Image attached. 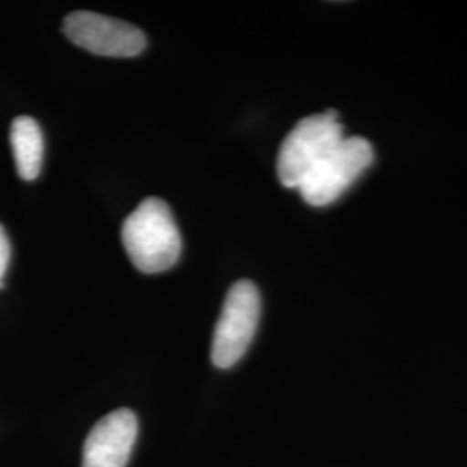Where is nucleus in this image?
<instances>
[{
  "mask_svg": "<svg viewBox=\"0 0 467 467\" xmlns=\"http://www.w3.org/2000/svg\"><path fill=\"white\" fill-rule=\"evenodd\" d=\"M345 139L336 111L300 119L285 135L277 154V177L284 187L298 189L326 154Z\"/></svg>",
  "mask_w": 467,
  "mask_h": 467,
  "instance_id": "nucleus-2",
  "label": "nucleus"
},
{
  "mask_svg": "<svg viewBox=\"0 0 467 467\" xmlns=\"http://www.w3.org/2000/svg\"><path fill=\"white\" fill-rule=\"evenodd\" d=\"M63 30L75 46L96 56L134 57L146 47V35L140 28L90 11L71 13Z\"/></svg>",
  "mask_w": 467,
  "mask_h": 467,
  "instance_id": "nucleus-5",
  "label": "nucleus"
},
{
  "mask_svg": "<svg viewBox=\"0 0 467 467\" xmlns=\"http://www.w3.org/2000/svg\"><path fill=\"white\" fill-rule=\"evenodd\" d=\"M121 241L135 267L158 274L173 267L182 253V237L171 210L160 198L142 201L121 227Z\"/></svg>",
  "mask_w": 467,
  "mask_h": 467,
  "instance_id": "nucleus-1",
  "label": "nucleus"
},
{
  "mask_svg": "<svg viewBox=\"0 0 467 467\" xmlns=\"http://www.w3.org/2000/svg\"><path fill=\"white\" fill-rule=\"evenodd\" d=\"M11 148L17 175L23 181H35L44 161V135L34 118H15L11 125Z\"/></svg>",
  "mask_w": 467,
  "mask_h": 467,
  "instance_id": "nucleus-7",
  "label": "nucleus"
},
{
  "mask_svg": "<svg viewBox=\"0 0 467 467\" xmlns=\"http://www.w3.org/2000/svg\"><path fill=\"white\" fill-rule=\"evenodd\" d=\"M374 163L372 144L364 137H345L301 182V198L326 206L341 198Z\"/></svg>",
  "mask_w": 467,
  "mask_h": 467,
  "instance_id": "nucleus-3",
  "label": "nucleus"
},
{
  "mask_svg": "<svg viewBox=\"0 0 467 467\" xmlns=\"http://www.w3.org/2000/svg\"><path fill=\"white\" fill-rule=\"evenodd\" d=\"M262 312L260 291L251 281H237L229 289L213 333L212 362L218 368L235 366L250 348Z\"/></svg>",
  "mask_w": 467,
  "mask_h": 467,
  "instance_id": "nucleus-4",
  "label": "nucleus"
},
{
  "mask_svg": "<svg viewBox=\"0 0 467 467\" xmlns=\"http://www.w3.org/2000/svg\"><path fill=\"white\" fill-rule=\"evenodd\" d=\"M137 431L130 409H118L100 419L85 440L82 467H127Z\"/></svg>",
  "mask_w": 467,
  "mask_h": 467,
  "instance_id": "nucleus-6",
  "label": "nucleus"
},
{
  "mask_svg": "<svg viewBox=\"0 0 467 467\" xmlns=\"http://www.w3.org/2000/svg\"><path fill=\"white\" fill-rule=\"evenodd\" d=\"M9 260H11L9 237L5 234V229L0 225V287H4V275L9 267Z\"/></svg>",
  "mask_w": 467,
  "mask_h": 467,
  "instance_id": "nucleus-8",
  "label": "nucleus"
}]
</instances>
